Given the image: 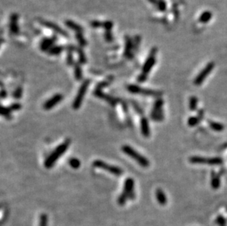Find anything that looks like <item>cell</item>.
Listing matches in <instances>:
<instances>
[{"label":"cell","instance_id":"obj_1","mask_svg":"<svg viewBox=\"0 0 227 226\" xmlns=\"http://www.w3.org/2000/svg\"><path fill=\"white\" fill-rule=\"evenodd\" d=\"M157 53V47H152L151 51H150L149 56H148L147 59L146 60L145 63H144L143 65L142 68V72L138 77V82H144L148 79V76L150 73L154 65L156 63L157 59L156 55Z\"/></svg>","mask_w":227,"mask_h":226},{"label":"cell","instance_id":"obj_2","mask_svg":"<svg viewBox=\"0 0 227 226\" xmlns=\"http://www.w3.org/2000/svg\"><path fill=\"white\" fill-rule=\"evenodd\" d=\"M70 140H67L59 145L54 151L46 158L44 162V167L47 169L52 168L61 156L66 151L70 146Z\"/></svg>","mask_w":227,"mask_h":226},{"label":"cell","instance_id":"obj_3","mask_svg":"<svg viewBox=\"0 0 227 226\" xmlns=\"http://www.w3.org/2000/svg\"><path fill=\"white\" fill-rule=\"evenodd\" d=\"M121 150L123 153L131 157L135 161L137 162L140 166L143 167H149L150 162L149 159L146 158L145 156L141 155L140 153H138L136 150H135L132 147L128 146V145H125L121 147Z\"/></svg>","mask_w":227,"mask_h":226},{"label":"cell","instance_id":"obj_4","mask_svg":"<svg viewBox=\"0 0 227 226\" xmlns=\"http://www.w3.org/2000/svg\"><path fill=\"white\" fill-rule=\"evenodd\" d=\"M127 90H128V91L131 93L140 94V95H146V96L157 97L158 99L162 95V91L143 88L137 85V84H129V85L127 87Z\"/></svg>","mask_w":227,"mask_h":226},{"label":"cell","instance_id":"obj_5","mask_svg":"<svg viewBox=\"0 0 227 226\" xmlns=\"http://www.w3.org/2000/svg\"><path fill=\"white\" fill-rule=\"evenodd\" d=\"M90 84H91V80L89 79H87V80H84L82 82V84L80 86V89L78 90V93L76 94V97L74 100V102H73V108L74 110H76L80 109V107H81L82 101H83L84 98H85V95L86 94V92H87L88 88H89Z\"/></svg>","mask_w":227,"mask_h":226},{"label":"cell","instance_id":"obj_6","mask_svg":"<svg viewBox=\"0 0 227 226\" xmlns=\"http://www.w3.org/2000/svg\"><path fill=\"white\" fill-rule=\"evenodd\" d=\"M93 165L96 168L102 169L104 170H106L111 174L114 175L115 176H120L123 174V170L120 168L119 167L115 166V165H110V164L104 162L102 160H95L93 162Z\"/></svg>","mask_w":227,"mask_h":226},{"label":"cell","instance_id":"obj_7","mask_svg":"<svg viewBox=\"0 0 227 226\" xmlns=\"http://www.w3.org/2000/svg\"><path fill=\"white\" fill-rule=\"evenodd\" d=\"M192 164H202V165H219L223 164V159L220 157H202V156H191L189 159Z\"/></svg>","mask_w":227,"mask_h":226},{"label":"cell","instance_id":"obj_8","mask_svg":"<svg viewBox=\"0 0 227 226\" xmlns=\"http://www.w3.org/2000/svg\"><path fill=\"white\" fill-rule=\"evenodd\" d=\"M163 104H164V101L161 98H159L155 101L151 115H150L151 119L155 121H162L164 119V114H163L162 110Z\"/></svg>","mask_w":227,"mask_h":226},{"label":"cell","instance_id":"obj_9","mask_svg":"<svg viewBox=\"0 0 227 226\" xmlns=\"http://www.w3.org/2000/svg\"><path fill=\"white\" fill-rule=\"evenodd\" d=\"M37 21L40 24H41L42 26H44V27H46V28H48V29L53 30L54 32H55L56 33L62 35V36L65 37H68L69 36L68 33H67L65 29H63V28L60 27L59 25H57V24L54 23V22H52L48 20L43 19V18H37Z\"/></svg>","mask_w":227,"mask_h":226},{"label":"cell","instance_id":"obj_10","mask_svg":"<svg viewBox=\"0 0 227 226\" xmlns=\"http://www.w3.org/2000/svg\"><path fill=\"white\" fill-rule=\"evenodd\" d=\"M214 68H215V63H214L213 62H210V63H208L207 65L204 67L203 70L197 75V76L196 77V79H195L193 83L197 86L201 85V84L203 83L204 81L205 80V79L209 76V73L213 71Z\"/></svg>","mask_w":227,"mask_h":226},{"label":"cell","instance_id":"obj_11","mask_svg":"<svg viewBox=\"0 0 227 226\" xmlns=\"http://www.w3.org/2000/svg\"><path fill=\"white\" fill-rule=\"evenodd\" d=\"M134 186L135 181L132 178H127L125 180L123 193H125L130 200L135 199V194L134 193Z\"/></svg>","mask_w":227,"mask_h":226},{"label":"cell","instance_id":"obj_12","mask_svg":"<svg viewBox=\"0 0 227 226\" xmlns=\"http://www.w3.org/2000/svg\"><path fill=\"white\" fill-rule=\"evenodd\" d=\"M93 94L96 95V97L99 98V99H102L104 101H106L108 103H110L111 106H115L117 104L118 102H119V99H116V98L112 97L111 95H108V94L104 93V92H102V90H97L96 89L93 92Z\"/></svg>","mask_w":227,"mask_h":226},{"label":"cell","instance_id":"obj_13","mask_svg":"<svg viewBox=\"0 0 227 226\" xmlns=\"http://www.w3.org/2000/svg\"><path fill=\"white\" fill-rule=\"evenodd\" d=\"M63 99V95L61 93H57L54 95L52 98L47 100L44 104V109L45 110H50L56 105L58 104Z\"/></svg>","mask_w":227,"mask_h":226},{"label":"cell","instance_id":"obj_14","mask_svg":"<svg viewBox=\"0 0 227 226\" xmlns=\"http://www.w3.org/2000/svg\"><path fill=\"white\" fill-rule=\"evenodd\" d=\"M57 40V37L56 35L50 37H44L40 43V49L42 52H47L54 46V44Z\"/></svg>","mask_w":227,"mask_h":226},{"label":"cell","instance_id":"obj_15","mask_svg":"<svg viewBox=\"0 0 227 226\" xmlns=\"http://www.w3.org/2000/svg\"><path fill=\"white\" fill-rule=\"evenodd\" d=\"M133 50H134V44L133 41L129 36L125 37V45H124V52L123 55L128 59H132L133 57Z\"/></svg>","mask_w":227,"mask_h":226},{"label":"cell","instance_id":"obj_16","mask_svg":"<svg viewBox=\"0 0 227 226\" xmlns=\"http://www.w3.org/2000/svg\"><path fill=\"white\" fill-rule=\"evenodd\" d=\"M18 15L17 14H11L10 17V31L13 35H17L19 33V27H18Z\"/></svg>","mask_w":227,"mask_h":226},{"label":"cell","instance_id":"obj_17","mask_svg":"<svg viewBox=\"0 0 227 226\" xmlns=\"http://www.w3.org/2000/svg\"><path fill=\"white\" fill-rule=\"evenodd\" d=\"M140 130L143 136L148 138L150 136V127L149 120L146 117H143L140 119Z\"/></svg>","mask_w":227,"mask_h":226},{"label":"cell","instance_id":"obj_18","mask_svg":"<svg viewBox=\"0 0 227 226\" xmlns=\"http://www.w3.org/2000/svg\"><path fill=\"white\" fill-rule=\"evenodd\" d=\"M64 24L67 27L69 28V29L74 30L76 33H83V31H84L83 27H82L81 25H80V24L76 23V22L74 21L67 19L64 21Z\"/></svg>","mask_w":227,"mask_h":226},{"label":"cell","instance_id":"obj_19","mask_svg":"<svg viewBox=\"0 0 227 226\" xmlns=\"http://www.w3.org/2000/svg\"><path fill=\"white\" fill-rule=\"evenodd\" d=\"M204 117V110H201L198 111V114H197L196 116H193L191 117L187 120V124H188L189 127H193L196 126L197 124L201 122V120H202Z\"/></svg>","mask_w":227,"mask_h":226},{"label":"cell","instance_id":"obj_20","mask_svg":"<svg viewBox=\"0 0 227 226\" xmlns=\"http://www.w3.org/2000/svg\"><path fill=\"white\" fill-rule=\"evenodd\" d=\"M155 195H156V199L159 204H160L161 206H165V205L167 204L168 200H167L166 195L162 191V189H160V188L157 189Z\"/></svg>","mask_w":227,"mask_h":226},{"label":"cell","instance_id":"obj_21","mask_svg":"<svg viewBox=\"0 0 227 226\" xmlns=\"http://www.w3.org/2000/svg\"><path fill=\"white\" fill-rule=\"evenodd\" d=\"M65 49L67 50V56H66V60H67V64L68 65H72L75 63L74 61V56H73V52L74 50L76 49V47H75L73 45H68L66 46Z\"/></svg>","mask_w":227,"mask_h":226},{"label":"cell","instance_id":"obj_22","mask_svg":"<svg viewBox=\"0 0 227 226\" xmlns=\"http://www.w3.org/2000/svg\"><path fill=\"white\" fill-rule=\"evenodd\" d=\"M211 186L214 189H217L221 186V179L219 175H217L214 171L211 174Z\"/></svg>","mask_w":227,"mask_h":226},{"label":"cell","instance_id":"obj_23","mask_svg":"<svg viewBox=\"0 0 227 226\" xmlns=\"http://www.w3.org/2000/svg\"><path fill=\"white\" fill-rule=\"evenodd\" d=\"M74 73L75 80H76V81H81L82 80V76H83L82 69V67L80 66V64L79 63H74Z\"/></svg>","mask_w":227,"mask_h":226},{"label":"cell","instance_id":"obj_24","mask_svg":"<svg viewBox=\"0 0 227 226\" xmlns=\"http://www.w3.org/2000/svg\"><path fill=\"white\" fill-rule=\"evenodd\" d=\"M76 52L78 54V58H79V63L84 65L87 63V57H86L85 52H84L83 49L82 47H77L76 49Z\"/></svg>","mask_w":227,"mask_h":226},{"label":"cell","instance_id":"obj_25","mask_svg":"<svg viewBox=\"0 0 227 226\" xmlns=\"http://www.w3.org/2000/svg\"><path fill=\"white\" fill-rule=\"evenodd\" d=\"M64 49H65V48L63 46H54L48 51V54L51 56L59 55Z\"/></svg>","mask_w":227,"mask_h":226},{"label":"cell","instance_id":"obj_26","mask_svg":"<svg viewBox=\"0 0 227 226\" xmlns=\"http://www.w3.org/2000/svg\"><path fill=\"white\" fill-rule=\"evenodd\" d=\"M213 17V14H212L210 11H204V12L202 13V14L201 15L199 18H198V21L201 23H203V24H206L207 22H209L210 19L212 18Z\"/></svg>","mask_w":227,"mask_h":226},{"label":"cell","instance_id":"obj_27","mask_svg":"<svg viewBox=\"0 0 227 226\" xmlns=\"http://www.w3.org/2000/svg\"><path fill=\"white\" fill-rule=\"evenodd\" d=\"M75 37H76V40L77 41V42L80 44V47L83 48V47L86 46L88 45L87 41L85 40V38L84 37V35L82 33H77L75 35Z\"/></svg>","mask_w":227,"mask_h":226},{"label":"cell","instance_id":"obj_28","mask_svg":"<svg viewBox=\"0 0 227 226\" xmlns=\"http://www.w3.org/2000/svg\"><path fill=\"white\" fill-rule=\"evenodd\" d=\"M209 127L215 131H221L225 129L224 126L223 124L217 123V122L211 121V120H209Z\"/></svg>","mask_w":227,"mask_h":226},{"label":"cell","instance_id":"obj_29","mask_svg":"<svg viewBox=\"0 0 227 226\" xmlns=\"http://www.w3.org/2000/svg\"><path fill=\"white\" fill-rule=\"evenodd\" d=\"M198 105V99L196 96H191L189 100V109L190 111L196 110Z\"/></svg>","mask_w":227,"mask_h":226},{"label":"cell","instance_id":"obj_30","mask_svg":"<svg viewBox=\"0 0 227 226\" xmlns=\"http://www.w3.org/2000/svg\"><path fill=\"white\" fill-rule=\"evenodd\" d=\"M68 164L69 165L74 169H78L79 167H80V165H81V162H80V159L75 157L71 158V159L68 160Z\"/></svg>","mask_w":227,"mask_h":226},{"label":"cell","instance_id":"obj_31","mask_svg":"<svg viewBox=\"0 0 227 226\" xmlns=\"http://www.w3.org/2000/svg\"><path fill=\"white\" fill-rule=\"evenodd\" d=\"M49 218L48 215L45 213H42L39 217V224L38 226H48Z\"/></svg>","mask_w":227,"mask_h":226},{"label":"cell","instance_id":"obj_32","mask_svg":"<svg viewBox=\"0 0 227 226\" xmlns=\"http://www.w3.org/2000/svg\"><path fill=\"white\" fill-rule=\"evenodd\" d=\"M11 112H12V111L10 110V107L2 106L1 115L5 117V118H7V119H10V118H11Z\"/></svg>","mask_w":227,"mask_h":226},{"label":"cell","instance_id":"obj_33","mask_svg":"<svg viewBox=\"0 0 227 226\" xmlns=\"http://www.w3.org/2000/svg\"><path fill=\"white\" fill-rule=\"evenodd\" d=\"M112 81V76H110V78L108 79L107 80L103 81V82H100V83H99L98 84H97L96 89L102 90V88H106V87H108L109 84H110V82H111Z\"/></svg>","mask_w":227,"mask_h":226},{"label":"cell","instance_id":"obj_34","mask_svg":"<svg viewBox=\"0 0 227 226\" xmlns=\"http://www.w3.org/2000/svg\"><path fill=\"white\" fill-rule=\"evenodd\" d=\"M129 197H127V195L125 193H122L120 195L119 198H118V203H119L120 206H123V205L126 204V202H127V201Z\"/></svg>","mask_w":227,"mask_h":226},{"label":"cell","instance_id":"obj_35","mask_svg":"<svg viewBox=\"0 0 227 226\" xmlns=\"http://www.w3.org/2000/svg\"><path fill=\"white\" fill-rule=\"evenodd\" d=\"M112 27H113V22L111 21H103V27L105 31H111Z\"/></svg>","mask_w":227,"mask_h":226},{"label":"cell","instance_id":"obj_36","mask_svg":"<svg viewBox=\"0 0 227 226\" xmlns=\"http://www.w3.org/2000/svg\"><path fill=\"white\" fill-rule=\"evenodd\" d=\"M157 7V9L161 12H164V11L166 10L167 8V5L166 2L164 1V0H159L158 3H157V5L156 6Z\"/></svg>","mask_w":227,"mask_h":226},{"label":"cell","instance_id":"obj_37","mask_svg":"<svg viewBox=\"0 0 227 226\" xmlns=\"http://www.w3.org/2000/svg\"><path fill=\"white\" fill-rule=\"evenodd\" d=\"M141 43V37L140 35H136L135 36V39L133 41V44H134V50L137 51L139 49L140 44Z\"/></svg>","mask_w":227,"mask_h":226},{"label":"cell","instance_id":"obj_38","mask_svg":"<svg viewBox=\"0 0 227 226\" xmlns=\"http://www.w3.org/2000/svg\"><path fill=\"white\" fill-rule=\"evenodd\" d=\"M104 39H105V41L108 43L112 42V41H113L114 40L113 35H112V33L111 31H105Z\"/></svg>","mask_w":227,"mask_h":226},{"label":"cell","instance_id":"obj_39","mask_svg":"<svg viewBox=\"0 0 227 226\" xmlns=\"http://www.w3.org/2000/svg\"><path fill=\"white\" fill-rule=\"evenodd\" d=\"M91 26L92 28H94V29H96V28H100L103 27V21H100L98 20H93L92 21H91Z\"/></svg>","mask_w":227,"mask_h":226},{"label":"cell","instance_id":"obj_40","mask_svg":"<svg viewBox=\"0 0 227 226\" xmlns=\"http://www.w3.org/2000/svg\"><path fill=\"white\" fill-rule=\"evenodd\" d=\"M216 223L218 226H226V220L223 216L219 215L216 218Z\"/></svg>","mask_w":227,"mask_h":226},{"label":"cell","instance_id":"obj_41","mask_svg":"<svg viewBox=\"0 0 227 226\" xmlns=\"http://www.w3.org/2000/svg\"><path fill=\"white\" fill-rule=\"evenodd\" d=\"M22 88L21 87H18L16 89V90L14 91V97L16 99H18L22 97Z\"/></svg>","mask_w":227,"mask_h":226},{"label":"cell","instance_id":"obj_42","mask_svg":"<svg viewBox=\"0 0 227 226\" xmlns=\"http://www.w3.org/2000/svg\"><path fill=\"white\" fill-rule=\"evenodd\" d=\"M9 107H10V110L12 111V112H14V111H18L22 109V104L19 103H14L10 105Z\"/></svg>","mask_w":227,"mask_h":226},{"label":"cell","instance_id":"obj_43","mask_svg":"<svg viewBox=\"0 0 227 226\" xmlns=\"http://www.w3.org/2000/svg\"><path fill=\"white\" fill-rule=\"evenodd\" d=\"M7 91L6 90H5L3 89V88H2V91H1V96H2V99H5V98L7 97Z\"/></svg>","mask_w":227,"mask_h":226},{"label":"cell","instance_id":"obj_44","mask_svg":"<svg viewBox=\"0 0 227 226\" xmlns=\"http://www.w3.org/2000/svg\"><path fill=\"white\" fill-rule=\"evenodd\" d=\"M148 1H149L151 4H152V5H155V6H157L159 0H148Z\"/></svg>","mask_w":227,"mask_h":226}]
</instances>
